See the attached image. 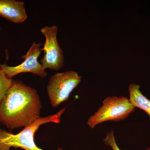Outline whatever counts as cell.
Listing matches in <instances>:
<instances>
[{"label":"cell","instance_id":"cell-1","mask_svg":"<svg viewBox=\"0 0 150 150\" xmlns=\"http://www.w3.org/2000/svg\"><path fill=\"white\" fill-rule=\"evenodd\" d=\"M41 108L35 89L13 80L0 101V122L10 129L25 128L40 118Z\"/></svg>","mask_w":150,"mask_h":150},{"label":"cell","instance_id":"cell-2","mask_svg":"<svg viewBox=\"0 0 150 150\" xmlns=\"http://www.w3.org/2000/svg\"><path fill=\"white\" fill-rule=\"evenodd\" d=\"M67 107L46 117H40L17 134L0 129V150H10L11 148H21L24 150H43L37 146L34 141L35 132L43 124L61 123L62 115ZM57 150H64L59 148Z\"/></svg>","mask_w":150,"mask_h":150},{"label":"cell","instance_id":"cell-3","mask_svg":"<svg viewBox=\"0 0 150 150\" xmlns=\"http://www.w3.org/2000/svg\"><path fill=\"white\" fill-rule=\"evenodd\" d=\"M135 108L126 97H108L103 100L97 111L89 117L87 123L93 129L97 125L106 121H122L134 112Z\"/></svg>","mask_w":150,"mask_h":150},{"label":"cell","instance_id":"cell-4","mask_svg":"<svg viewBox=\"0 0 150 150\" xmlns=\"http://www.w3.org/2000/svg\"><path fill=\"white\" fill-rule=\"evenodd\" d=\"M81 81V76L73 71L57 73L51 76L47 86L51 105L56 108L69 99L70 94Z\"/></svg>","mask_w":150,"mask_h":150},{"label":"cell","instance_id":"cell-5","mask_svg":"<svg viewBox=\"0 0 150 150\" xmlns=\"http://www.w3.org/2000/svg\"><path fill=\"white\" fill-rule=\"evenodd\" d=\"M58 29L56 25H53L45 26L40 30L46 38L43 48H41V51H44V56L40 60L45 70L48 69L59 71L64 66V52L57 39Z\"/></svg>","mask_w":150,"mask_h":150},{"label":"cell","instance_id":"cell-6","mask_svg":"<svg viewBox=\"0 0 150 150\" xmlns=\"http://www.w3.org/2000/svg\"><path fill=\"white\" fill-rule=\"evenodd\" d=\"M41 45V43L33 42L26 54L21 56L24 61L20 64L10 67L5 63L3 64H0V69L11 79L18 74L24 73H31L42 78L46 77L47 73L42 64L38 61L42 51L40 48Z\"/></svg>","mask_w":150,"mask_h":150},{"label":"cell","instance_id":"cell-7","mask_svg":"<svg viewBox=\"0 0 150 150\" xmlns=\"http://www.w3.org/2000/svg\"><path fill=\"white\" fill-rule=\"evenodd\" d=\"M0 16L14 23L23 22L28 18L24 2L0 0Z\"/></svg>","mask_w":150,"mask_h":150},{"label":"cell","instance_id":"cell-8","mask_svg":"<svg viewBox=\"0 0 150 150\" xmlns=\"http://www.w3.org/2000/svg\"><path fill=\"white\" fill-rule=\"evenodd\" d=\"M139 85L130 84L129 87V101L135 108L144 110L150 117V99L142 94Z\"/></svg>","mask_w":150,"mask_h":150},{"label":"cell","instance_id":"cell-9","mask_svg":"<svg viewBox=\"0 0 150 150\" xmlns=\"http://www.w3.org/2000/svg\"><path fill=\"white\" fill-rule=\"evenodd\" d=\"M13 80L9 79L4 71L0 69V101L10 87Z\"/></svg>","mask_w":150,"mask_h":150},{"label":"cell","instance_id":"cell-10","mask_svg":"<svg viewBox=\"0 0 150 150\" xmlns=\"http://www.w3.org/2000/svg\"><path fill=\"white\" fill-rule=\"evenodd\" d=\"M103 142L106 146L110 147L112 150H121L116 144L114 131L112 130L107 133L106 137L103 139ZM146 150H150V148Z\"/></svg>","mask_w":150,"mask_h":150}]
</instances>
